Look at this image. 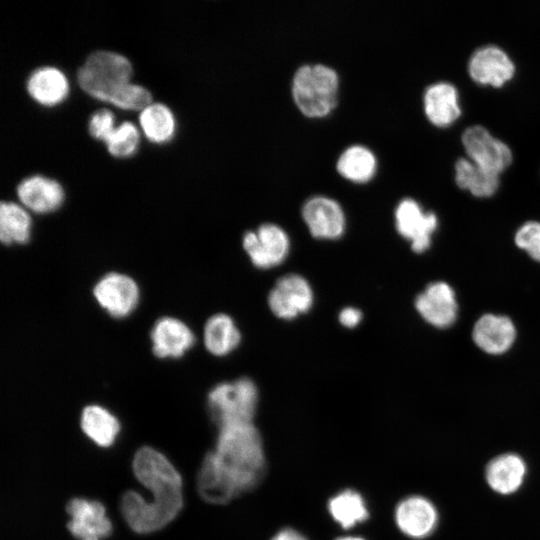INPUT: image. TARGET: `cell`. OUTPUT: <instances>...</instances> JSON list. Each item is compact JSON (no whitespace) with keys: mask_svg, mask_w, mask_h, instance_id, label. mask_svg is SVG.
Returning <instances> with one entry per match:
<instances>
[{"mask_svg":"<svg viewBox=\"0 0 540 540\" xmlns=\"http://www.w3.org/2000/svg\"><path fill=\"white\" fill-rule=\"evenodd\" d=\"M468 73L479 84L501 87L514 76L515 64L502 48L485 45L470 56Z\"/></svg>","mask_w":540,"mask_h":540,"instance_id":"obj_12","label":"cell"},{"mask_svg":"<svg viewBox=\"0 0 540 540\" xmlns=\"http://www.w3.org/2000/svg\"><path fill=\"white\" fill-rule=\"evenodd\" d=\"M338 75L324 64L303 65L292 80V96L306 116L327 115L337 103Z\"/></svg>","mask_w":540,"mask_h":540,"instance_id":"obj_3","label":"cell"},{"mask_svg":"<svg viewBox=\"0 0 540 540\" xmlns=\"http://www.w3.org/2000/svg\"><path fill=\"white\" fill-rule=\"evenodd\" d=\"M80 425L84 434L102 448L112 446L120 431L118 419L109 410L96 404L82 410Z\"/></svg>","mask_w":540,"mask_h":540,"instance_id":"obj_24","label":"cell"},{"mask_svg":"<svg viewBox=\"0 0 540 540\" xmlns=\"http://www.w3.org/2000/svg\"><path fill=\"white\" fill-rule=\"evenodd\" d=\"M526 466L521 457L503 454L495 457L486 468L489 486L500 494H511L518 490L524 480Z\"/></svg>","mask_w":540,"mask_h":540,"instance_id":"obj_22","label":"cell"},{"mask_svg":"<svg viewBox=\"0 0 540 540\" xmlns=\"http://www.w3.org/2000/svg\"><path fill=\"white\" fill-rule=\"evenodd\" d=\"M395 223L399 234L410 240L412 250L422 253L429 248L438 222L433 212H424L416 200L405 198L396 207Z\"/></svg>","mask_w":540,"mask_h":540,"instance_id":"obj_11","label":"cell"},{"mask_svg":"<svg viewBox=\"0 0 540 540\" xmlns=\"http://www.w3.org/2000/svg\"><path fill=\"white\" fill-rule=\"evenodd\" d=\"M113 113L107 109L96 111L89 120V133L92 137L106 141L116 128Z\"/></svg>","mask_w":540,"mask_h":540,"instance_id":"obj_33","label":"cell"},{"mask_svg":"<svg viewBox=\"0 0 540 540\" xmlns=\"http://www.w3.org/2000/svg\"><path fill=\"white\" fill-rule=\"evenodd\" d=\"M424 111L428 120L438 127H447L461 114L456 87L439 81L428 86L424 92Z\"/></svg>","mask_w":540,"mask_h":540,"instance_id":"obj_19","label":"cell"},{"mask_svg":"<svg viewBox=\"0 0 540 540\" xmlns=\"http://www.w3.org/2000/svg\"><path fill=\"white\" fill-rule=\"evenodd\" d=\"M302 216L315 238L338 239L345 230V215L340 204L326 196H314L302 208Z\"/></svg>","mask_w":540,"mask_h":540,"instance_id":"obj_13","label":"cell"},{"mask_svg":"<svg viewBox=\"0 0 540 540\" xmlns=\"http://www.w3.org/2000/svg\"><path fill=\"white\" fill-rule=\"evenodd\" d=\"M395 520L405 535L418 539L427 537L433 532L438 515L429 500L421 496H411L397 505Z\"/></svg>","mask_w":540,"mask_h":540,"instance_id":"obj_17","label":"cell"},{"mask_svg":"<svg viewBox=\"0 0 540 540\" xmlns=\"http://www.w3.org/2000/svg\"><path fill=\"white\" fill-rule=\"evenodd\" d=\"M271 540H308L304 535L292 528H285L275 534Z\"/></svg>","mask_w":540,"mask_h":540,"instance_id":"obj_35","label":"cell"},{"mask_svg":"<svg viewBox=\"0 0 540 540\" xmlns=\"http://www.w3.org/2000/svg\"><path fill=\"white\" fill-rule=\"evenodd\" d=\"M139 122L145 136L154 143L169 141L175 132L174 115L162 103H152L141 110Z\"/></svg>","mask_w":540,"mask_h":540,"instance_id":"obj_28","label":"cell"},{"mask_svg":"<svg viewBox=\"0 0 540 540\" xmlns=\"http://www.w3.org/2000/svg\"><path fill=\"white\" fill-rule=\"evenodd\" d=\"M32 220L22 206L2 201L0 205V239L5 245L25 244L30 240Z\"/></svg>","mask_w":540,"mask_h":540,"instance_id":"obj_26","label":"cell"},{"mask_svg":"<svg viewBox=\"0 0 540 540\" xmlns=\"http://www.w3.org/2000/svg\"><path fill=\"white\" fill-rule=\"evenodd\" d=\"M516 336L512 321L505 316L483 315L473 329V340L483 351L500 354L507 351Z\"/></svg>","mask_w":540,"mask_h":540,"instance_id":"obj_20","label":"cell"},{"mask_svg":"<svg viewBox=\"0 0 540 540\" xmlns=\"http://www.w3.org/2000/svg\"><path fill=\"white\" fill-rule=\"evenodd\" d=\"M133 69L123 55L99 50L90 54L79 69L81 88L96 99L110 102L115 93L129 83Z\"/></svg>","mask_w":540,"mask_h":540,"instance_id":"obj_5","label":"cell"},{"mask_svg":"<svg viewBox=\"0 0 540 540\" xmlns=\"http://www.w3.org/2000/svg\"><path fill=\"white\" fill-rule=\"evenodd\" d=\"M461 140L468 158L488 171L499 175L512 162L510 147L484 126L467 127L462 133Z\"/></svg>","mask_w":540,"mask_h":540,"instance_id":"obj_7","label":"cell"},{"mask_svg":"<svg viewBox=\"0 0 540 540\" xmlns=\"http://www.w3.org/2000/svg\"><path fill=\"white\" fill-rule=\"evenodd\" d=\"M337 540H364V539L358 536H344V537L338 538Z\"/></svg>","mask_w":540,"mask_h":540,"instance_id":"obj_36","label":"cell"},{"mask_svg":"<svg viewBox=\"0 0 540 540\" xmlns=\"http://www.w3.org/2000/svg\"><path fill=\"white\" fill-rule=\"evenodd\" d=\"M314 301L309 282L299 274H287L277 280L268 294V306L280 319L291 320L308 312Z\"/></svg>","mask_w":540,"mask_h":540,"instance_id":"obj_9","label":"cell"},{"mask_svg":"<svg viewBox=\"0 0 540 540\" xmlns=\"http://www.w3.org/2000/svg\"><path fill=\"white\" fill-rule=\"evenodd\" d=\"M111 155L119 158L134 154L139 144V132L136 126L125 121L117 126L105 141Z\"/></svg>","mask_w":540,"mask_h":540,"instance_id":"obj_30","label":"cell"},{"mask_svg":"<svg viewBox=\"0 0 540 540\" xmlns=\"http://www.w3.org/2000/svg\"><path fill=\"white\" fill-rule=\"evenodd\" d=\"M152 351L158 358H180L195 343V335L190 327L175 317L158 319L150 334Z\"/></svg>","mask_w":540,"mask_h":540,"instance_id":"obj_14","label":"cell"},{"mask_svg":"<svg viewBox=\"0 0 540 540\" xmlns=\"http://www.w3.org/2000/svg\"><path fill=\"white\" fill-rule=\"evenodd\" d=\"M132 469L137 480L153 496L148 502L136 491H126L120 500L121 514L136 533L160 530L173 521L183 507L181 475L162 453L148 446L136 451Z\"/></svg>","mask_w":540,"mask_h":540,"instance_id":"obj_1","label":"cell"},{"mask_svg":"<svg viewBox=\"0 0 540 540\" xmlns=\"http://www.w3.org/2000/svg\"><path fill=\"white\" fill-rule=\"evenodd\" d=\"M515 243L540 262V223L529 221L523 224L515 235Z\"/></svg>","mask_w":540,"mask_h":540,"instance_id":"obj_32","label":"cell"},{"mask_svg":"<svg viewBox=\"0 0 540 540\" xmlns=\"http://www.w3.org/2000/svg\"><path fill=\"white\" fill-rule=\"evenodd\" d=\"M27 90L38 103L52 106L61 103L66 98L69 84L61 70L44 66L31 73L27 81Z\"/></svg>","mask_w":540,"mask_h":540,"instance_id":"obj_21","label":"cell"},{"mask_svg":"<svg viewBox=\"0 0 540 540\" xmlns=\"http://www.w3.org/2000/svg\"><path fill=\"white\" fill-rule=\"evenodd\" d=\"M454 170L457 186L476 197H489L498 189L499 175L482 168L468 157L457 159Z\"/></svg>","mask_w":540,"mask_h":540,"instance_id":"obj_25","label":"cell"},{"mask_svg":"<svg viewBox=\"0 0 540 540\" xmlns=\"http://www.w3.org/2000/svg\"><path fill=\"white\" fill-rule=\"evenodd\" d=\"M337 169L341 175L350 180L364 182L375 173L376 157L367 147L352 145L338 158Z\"/></svg>","mask_w":540,"mask_h":540,"instance_id":"obj_29","label":"cell"},{"mask_svg":"<svg viewBox=\"0 0 540 540\" xmlns=\"http://www.w3.org/2000/svg\"><path fill=\"white\" fill-rule=\"evenodd\" d=\"M197 490L203 500L217 505L227 504L241 495L213 451L209 452L202 461L197 475Z\"/></svg>","mask_w":540,"mask_h":540,"instance_id":"obj_16","label":"cell"},{"mask_svg":"<svg viewBox=\"0 0 540 540\" xmlns=\"http://www.w3.org/2000/svg\"><path fill=\"white\" fill-rule=\"evenodd\" d=\"M419 314L433 326L449 327L457 316V302L453 289L445 282L431 283L415 300Z\"/></svg>","mask_w":540,"mask_h":540,"instance_id":"obj_15","label":"cell"},{"mask_svg":"<svg viewBox=\"0 0 540 540\" xmlns=\"http://www.w3.org/2000/svg\"><path fill=\"white\" fill-rule=\"evenodd\" d=\"M213 452L241 494L253 490L263 480L266 472L263 442L253 423L219 428Z\"/></svg>","mask_w":540,"mask_h":540,"instance_id":"obj_2","label":"cell"},{"mask_svg":"<svg viewBox=\"0 0 540 540\" xmlns=\"http://www.w3.org/2000/svg\"><path fill=\"white\" fill-rule=\"evenodd\" d=\"M204 346L214 356H225L234 351L240 341L241 333L232 317L224 313L211 316L204 325Z\"/></svg>","mask_w":540,"mask_h":540,"instance_id":"obj_23","label":"cell"},{"mask_svg":"<svg viewBox=\"0 0 540 540\" xmlns=\"http://www.w3.org/2000/svg\"><path fill=\"white\" fill-rule=\"evenodd\" d=\"M151 102L150 92L137 84L127 83L110 100L113 105L127 110H143Z\"/></svg>","mask_w":540,"mask_h":540,"instance_id":"obj_31","label":"cell"},{"mask_svg":"<svg viewBox=\"0 0 540 540\" xmlns=\"http://www.w3.org/2000/svg\"><path fill=\"white\" fill-rule=\"evenodd\" d=\"M21 203L35 213L45 214L58 209L64 201V190L54 179L34 175L22 180L17 187Z\"/></svg>","mask_w":540,"mask_h":540,"instance_id":"obj_18","label":"cell"},{"mask_svg":"<svg viewBox=\"0 0 540 540\" xmlns=\"http://www.w3.org/2000/svg\"><path fill=\"white\" fill-rule=\"evenodd\" d=\"M258 404L256 384L247 377L215 385L208 393V408L218 429L253 423Z\"/></svg>","mask_w":540,"mask_h":540,"instance_id":"obj_4","label":"cell"},{"mask_svg":"<svg viewBox=\"0 0 540 540\" xmlns=\"http://www.w3.org/2000/svg\"><path fill=\"white\" fill-rule=\"evenodd\" d=\"M328 510L332 518L343 528H351L365 521L369 516L363 497L351 489L330 498Z\"/></svg>","mask_w":540,"mask_h":540,"instance_id":"obj_27","label":"cell"},{"mask_svg":"<svg viewBox=\"0 0 540 540\" xmlns=\"http://www.w3.org/2000/svg\"><path fill=\"white\" fill-rule=\"evenodd\" d=\"M66 511L70 516L67 528L78 540H101L112 532V523L99 501L73 498Z\"/></svg>","mask_w":540,"mask_h":540,"instance_id":"obj_10","label":"cell"},{"mask_svg":"<svg viewBox=\"0 0 540 540\" xmlns=\"http://www.w3.org/2000/svg\"><path fill=\"white\" fill-rule=\"evenodd\" d=\"M338 320L342 326L354 328L361 322L362 312L355 307H345L340 311Z\"/></svg>","mask_w":540,"mask_h":540,"instance_id":"obj_34","label":"cell"},{"mask_svg":"<svg viewBox=\"0 0 540 540\" xmlns=\"http://www.w3.org/2000/svg\"><path fill=\"white\" fill-rule=\"evenodd\" d=\"M242 245L252 264L259 269H269L280 265L287 258L290 250L287 233L273 223H265L256 231L246 232Z\"/></svg>","mask_w":540,"mask_h":540,"instance_id":"obj_6","label":"cell"},{"mask_svg":"<svg viewBox=\"0 0 540 540\" xmlns=\"http://www.w3.org/2000/svg\"><path fill=\"white\" fill-rule=\"evenodd\" d=\"M99 306L114 318H125L137 307L140 291L133 278L124 273L109 272L93 287Z\"/></svg>","mask_w":540,"mask_h":540,"instance_id":"obj_8","label":"cell"}]
</instances>
